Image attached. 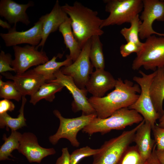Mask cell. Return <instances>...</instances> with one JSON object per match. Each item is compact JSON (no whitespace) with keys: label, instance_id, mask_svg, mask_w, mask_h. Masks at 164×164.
<instances>
[{"label":"cell","instance_id":"6da1fadb","mask_svg":"<svg viewBox=\"0 0 164 164\" xmlns=\"http://www.w3.org/2000/svg\"><path fill=\"white\" fill-rule=\"evenodd\" d=\"M140 92V86L137 84L118 78L113 91L102 97L92 96L88 101L95 110L97 118H105L119 109L128 108L136 101Z\"/></svg>","mask_w":164,"mask_h":164},{"label":"cell","instance_id":"7a4b0ae2","mask_svg":"<svg viewBox=\"0 0 164 164\" xmlns=\"http://www.w3.org/2000/svg\"><path fill=\"white\" fill-rule=\"evenodd\" d=\"M71 21L73 33L81 49L86 42L95 35L101 36L104 32L101 28L103 19L98 12L75 1L72 5L66 3L61 6Z\"/></svg>","mask_w":164,"mask_h":164},{"label":"cell","instance_id":"3957f363","mask_svg":"<svg viewBox=\"0 0 164 164\" xmlns=\"http://www.w3.org/2000/svg\"><path fill=\"white\" fill-rule=\"evenodd\" d=\"M143 120L142 116L135 110L123 108L106 118H96L82 131L90 135L97 132L103 135L113 130H122L134 124H139Z\"/></svg>","mask_w":164,"mask_h":164},{"label":"cell","instance_id":"277c9868","mask_svg":"<svg viewBox=\"0 0 164 164\" xmlns=\"http://www.w3.org/2000/svg\"><path fill=\"white\" fill-rule=\"evenodd\" d=\"M144 121V119L132 129L125 131L118 136L105 141L100 148V152L93 156L92 164H118L133 142L137 130Z\"/></svg>","mask_w":164,"mask_h":164},{"label":"cell","instance_id":"5b68a950","mask_svg":"<svg viewBox=\"0 0 164 164\" xmlns=\"http://www.w3.org/2000/svg\"><path fill=\"white\" fill-rule=\"evenodd\" d=\"M142 67L154 71L157 68L164 67V36L153 35L143 43L132 64L134 70H138Z\"/></svg>","mask_w":164,"mask_h":164},{"label":"cell","instance_id":"8992f818","mask_svg":"<svg viewBox=\"0 0 164 164\" xmlns=\"http://www.w3.org/2000/svg\"><path fill=\"white\" fill-rule=\"evenodd\" d=\"M105 11L109 13L103 19L101 28L114 25L130 23L143 9L141 0H104Z\"/></svg>","mask_w":164,"mask_h":164},{"label":"cell","instance_id":"52a82bcc","mask_svg":"<svg viewBox=\"0 0 164 164\" xmlns=\"http://www.w3.org/2000/svg\"><path fill=\"white\" fill-rule=\"evenodd\" d=\"M139 72L141 76H134L133 79L140 86V94L136 101L128 108L135 110L141 114L145 121L150 124L152 128L161 116L155 109L149 92L150 85L156 72L155 70L149 74L141 70Z\"/></svg>","mask_w":164,"mask_h":164},{"label":"cell","instance_id":"ba28073f","mask_svg":"<svg viewBox=\"0 0 164 164\" xmlns=\"http://www.w3.org/2000/svg\"><path fill=\"white\" fill-rule=\"evenodd\" d=\"M53 112L60 121L56 132L49 138L50 142L53 145L56 144L60 139L64 138L68 140L73 146L78 147L80 145L77 139L78 132L97 117L96 114H94L88 115L82 114L75 118H66L63 117L57 110H54Z\"/></svg>","mask_w":164,"mask_h":164},{"label":"cell","instance_id":"9c48e42d","mask_svg":"<svg viewBox=\"0 0 164 164\" xmlns=\"http://www.w3.org/2000/svg\"><path fill=\"white\" fill-rule=\"evenodd\" d=\"M91 45L90 39L83 46L76 60L71 64L60 69L63 73L71 77L76 85L82 89H86V85L90 78V75L93 72L94 67L89 57Z\"/></svg>","mask_w":164,"mask_h":164},{"label":"cell","instance_id":"30bf717a","mask_svg":"<svg viewBox=\"0 0 164 164\" xmlns=\"http://www.w3.org/2000/svg\"><path fill=\"white\" fill-rule=\"evenodd\" d=\"M143 10L140 19L142 21L139 37L146 39L153 35L164 36V33L155 31L152 26L155 20L164 21V1L143 0Z\"/></svg>","mask_w":164,"mask_h":164},{"label":"cell","instance_id":"8fae6325","mask_svg":"<svg viewBox=\"0 0 164 164\" xmlns=\"http://www.w3.org/2000/svg\"><path fill=\"white\" fill-rule=\"evenodd\" d=\"M54 76L55 79L46 82L57 83L67 88L74 99L72 104V109L73 112L82 111V114L85 115L96 114L86 97L87 91L86 89L79 88L74 82L73 78L63 73L60 69L54 73Z\"/></svg>","mask_w":164,"mask_h":164},{"label":"cell","instance_id":"7c38bea8","mask_svg":"<svg viewBox=\"0 0 164 164\" xmlns=\"http://www.w3.org/2000/svg\"><path fill=\"white\" fill-rule=\"evenodd\" d=\"M15 58L11 66L16 73L25 72L30 67L43 64L49 60L45 51H38L36 46L27 45L23 46L13 47Z\"/></svg>","mask_w":164,"mask_h":164},{"label":"cell","instance_id":"4fadbf2b","mask_svg":"<svg viewBox=\"0 0 164 164\" xmlns=\"http://www.w3.org/2000/svg\"><path fill=\"white\" fill-rule=\"evenodd\" d=\"M45 15H42L34 25L29 29L21 32L16 30V26L8 30L7 33H1L0 36L7 47L27 44L36 46L40 43L42 37V25Z\"/></svg>","mask_w":164,"mask_h":164},{"label":"cell","instance_id":"5bb4252c","mask_svg":"<svg viewBox=\"0 0 164 164\" xmlns=\"http://www.w3.org/2000/svg\"><path fill=\"white\" fill-rule=\"evenodd\" d=\"M1 74L5 78L12 80L23 96H31L46 81L43 75L33 69L21 73H16L14 75L8 72Z\"/></svg>","mask_w":164,"mask_h":164},{"label":"cell","instance_id":"9a60e30c","mask_svg":"<svg viewBox=\"0 0 164 164\" xmlns=\"http://www.w3.org/2000/svg\"><path fill=\"white\" fill-rule=\"evenodd\" d=\"M17 150L25 156L30 163H40L45 157L54 155L56 153L53 148H45L41 146L38 143L36 136L29 132L22 134Z\"/></svg>","mask_w":164,"mask_h":164},{"label":"cell","instance_id":"2e32d148","mask_svg":"<svg viewBox=\"0 0 164 164\" xmlns=\"http://www.w3.org/2000/svg\"><path fill=\"white\" fill-rule=\"evenodd\" d=\"M34 5L32 2L26 4H20L12 0H1L0 15L7 20L10 24L16 26L21 22L27 26L30 23L26 11Z\"/></svg>","mask_w":164,"mask_h":164},{"label":"cell","instance_id":"e0dca14e","mask_svg":"<svg viewBox=\"0 0 164 164\" xmlns=\"http://www.w3.org/2000/svg\"><path fill=\"white\" fill-rule=\"evenodd\" d=\"M116 82V79L109 72L103 69H96L91 74L85 88L92 96L101 97L114 88Z\"/></svg>","mask_w":164,"mask_h":164},{"label":"cell","instance_id":"ac0fdd59","mask_svg":"<svg viewBox=\"0 0 164 164\" xmlns=\"http://www.w3.org/2000/svg\"><path fill=\"white\" fill-rule=\"evenodd\" d=\"M45 15L42 25V39L39 44L36 46L37 50L40 47L43 49L50 34L59 29L60 26L68 17L62 9L58 0L56 1L51 12Z\"/></svg>","mask_w":164,"mask_h":164},{"label":"cell","instance_id":"d6986e66","mask_svg":"<svg viewBox=\"0 0 164 164\" xmlns=\"http://www.w3.org/2000/svg\"><path fill=\"white\" fill-rule=\"evenodd\" d=\"M152 127L148 122L145 121L137 130L133 142L136 144L139 153L145 161L150 156L155 144L151 137Z\"/></svg>","mask_w":164,"mask_h":164},{"label":"cell","instance_id":"ffe728a7","mask_svg":"<svg viewBox=\"0 0 164 164\" xmlns=\"http://www.w3.org/2000/svg\"><path fill=\"white\" fill-rule=\"evenodd\" d=\"M156 72L150 85L149 92L155 109L161 116L164 110V67L157 68Z\"/></svg>","mask_w":164,"mask_h":164},{"label":"cell","instance_id":"44dd1931","mask_svg":"<svg viewBox=\"0 0 164 164\" xmlns=\"http://www.w3.org/2000/svg\"><path fill=\"white\" fill-rule=\"evenodd\" d=\"M71 22V19L68 16L60 26L58 30L63 36L67 48L69 50V55L73 62L79 56L82 49L73 35Z\"/></svg>","mask_w":164,"mask_h":164},{"label":"cell","instance_id":"7402d4cb","mask_svg":"<svg viewBox=\"0 0 164 164\" xmlns=\"http://www.w3.org/2000/svg\"><path fill=\"white\" fill-rule=\"evenodd\" d=\"M66 57V59L64 61L57 62L56 61L57 56H54L50 60L37 66L33 69L36 72L43 75L46 79V81L54 80V74L56 72L62 67L68 66L73 63L69 55H67Z\"/></svg>","mask_w":164,"mask_h":164},{"label":"cell","instance_id":"603a6c76","mask_svg":"<svg viewBox=\"0 0 164 164\" xmlns=\"http://www.w3.org/2000/svg\"><path fill=\"white\" fill-rule=\"evenodd\" d=\"M27 99L25 96H23L22 99V104L19 111V114L16 118H13L7 112L0 114V128H4L11 131H15L24 126H26V119L24 115V108Z\"/></svg>","mask_w":164,"mask_h":164},{"label":"cell","instance_id":"cb8c5ba5","mask_svg":"<svg viewBox=\"0 0 164 164\" xmlns=\"http://www.w3.org/2000/svg\"><path fill=\"white\" fill-rule=\"evenodd\" d=\"M64 87L55 83L45 82L30 96L29 102L35 105L40 100L44 99L49 102L53 101L56 93L60 91Z\"/></svg>","mask_w":164,"mask_h":164},{"label":"cell","instance_id":"d4e9b609","mask_svg":"<svg viewBox=\"0 0 164 164\" xmlns=\"http://www.w3.org/2000/svg\"><path fill=\"white\" fill-rule=\"evenodd\" d=\"M22 135V134L16 131H11L10 135L8 138L5 134L4 135L3 139L4 142L0 148V161L11 160L9 157H13L12 152L15 149H18Z\"/></svg>","mask_w":164,"mask_h":164},{"label":"cell","instance_id":"484cf974","mask_svg":"<svg viewBox=\"0 0 164 164\" xmlns=\"http://www.w3.org/2000/svg\"><path fill=\"white\" fill-rule=\"evenodd\" d=\"M91 45L89 57L91 62L95 69H104L105 60L103 51V45L100 36L95 35L91 38Z\"/></svg>","mask_w":164,"mask_h":164},{"label":"cell","instance_id":"4316f807","mask_svg":"<svg viewBox=\"0 0 164 164\" xmlns=\"http://www.w3.org/2000/svg\"><path fill=\"white\" fill-rule=\"evenodd\" d=\"M142 21L139 15L134 18L130 22L129 28L124 27L120 31V33L124 37L127 42L134 43L141 47L143 44L139 39V34Z\"/></svg>","mask_w":164,"mask_h":164},{"label":"cell","instance_id":"83f0119b","mask_svg":"<svg viewBox=\"0 0 164 164\" xmlns=\"http://www.w3.org/2000/svg\"><path fill=\"white\" fill-rule=\"evenodd\" d=\"M23 96L14 82L8 80L4 82L0 79V97L9 100L13 99L19 102Z\"/></svg>","mask_w":164,"mask_h":164},{"label":"cell","instance_id":"f1b7e54d","mask_svg":"<svg viewBox=\"0 0 164 164\" xmlns=\"http://www.w3.org/2000/svg\"><path fill=\"white\" fill-rule=\"evenodd\" d=\"M118 164H146V162L142 159L135 145L128 147Z\"/></svg>","mask_w":164,"mask_h":164},{"label":"cell","instance_id":"f546056e","mask_svg":"<svg viewBox=\"0 0 164 164\" xmlns=\"http://www.w3.org/2000/svg\"><path fill=\"white\" fill-rule=\"evenodd\" d=\"M100 151V148L93 149L88 146L77 149L70 154V164H77L83 159L93 156Z\"/></svg>","mask_w":164,"mask_h":164},{"label":"cell","instance_id":"4dcf8cb0","mask_svg":"<svg viewBox=\"0 0 164 164\" xmlns=\"http://www.w3.org/2000/svg\"><path fill=\"white\" fill-rule=\"evenodd\" d=\"M12 56L9 53H5L4 51L1 50L0 53V73L13 71L15 70L12 67Z\"/></svg>","mask_w":164,"mask_h":164},{"label":"cell","instance_id":"1f68e13d","mask_svg":"<svg viewBox=\"0 0 164 164\" xmlns=\"http://www.w3.org/2000/svg\"><path fill=\"white\" fill-rule=\"evenodd\" d=\"M156 145V149L158 151L164 150V128L155 125L152 128Z\"/></svg>","mask_w":164,"mask_h":164},{"label":"cell","instance_id":"d6a6232c","mask_svg":"<svg viewBox=\"0 0 164 164\" xmlns=\"http://www.w3.org/2000/svg\"><path fill=\"white\" fill-rule=\"evenodd\" d=\"M141 48V47L134 43L128 42L121 46L120 51L121 56L123 57H125L133 53L137 54Z\"/></svg>","mask_w":164,"mask_h":164},{"label":"cell","instance_id":"836d02e7","mask_svg":"<svg viewBox=\"0 0 164 164\" xmlns=\"http://www.w3.org/2000/svg\"><path fill=\"white\" fill-rule=\"evenodd\" d=\"M15 108L14 104L10 100L3 99L0 101V114L8 111H12Z\"/></svg>","mask_w":164,"mask_h":164},{"label":"cell","instance_id":"e575fe53","mask_svg":"<svg viewBox=\"0 0 164 164\" xmlns=\"http://www.w3.org/2000/svg\"><path fill=\"white\" fill-rule=\"evenodd\" d=\"M62 155L59 157L55 164H70V154L67 147L63 148L62 149Z\"/></svg>","mask_w":164,"mask_h":164},{"label":"cell","instance_id":"d590c367","mask_svg":"<svg viewBox=\"0 0 164 164\" xmlns=\"http://www.w3.org/2000/svg\"><path fill=\"white\" fill-rule=\"evenodd\" d=\"M156 149L155 144L150 156L146 161V164H161L156 155L155 152Z\"/></svg>","mask_w":164,"mask_h":164},{"label":"cell","instance_id":"8d00e7d4","mask_svg":"<svg viewBox=\"0 0 164 164\" xmlns=\"http://www.w3.org/2000/svg\"><path fill=\"white\" fill-rule=\"evenodd\" d=\"M156 155L161 164H164V150L163 151H158L155 150Z\"/></svg>","mask_w":164,"mask_h":164},{"label":"cell","instance_id":"74e56055","mask_svg":"<svg viewBox=\"0 0 164 164\" xmlns=\"http://www.w3.org/2000/svg\"><path fill=\"white\" fill-rule=\"evenodd\" d=\"M0 26L4 29H7L8 30L12 28L11 24L6 21H4L0 19Z\"/></svg>","mask_w":164,"mask_h":164},{"label":"cell","instance_id":"f35d334b","mask_svg":"<svg viewBox=\"0 0 164 164\" xmlns=\"http://www.w3.org/2000/svg\"><path fill=\"white\" fill-rule=\"evenodd\" d=\"M157 125L159 127L164 128V110L163 114L159 119V123Z\"/></svg>","mask_w":164,"mask_h":164}]
</instances>
